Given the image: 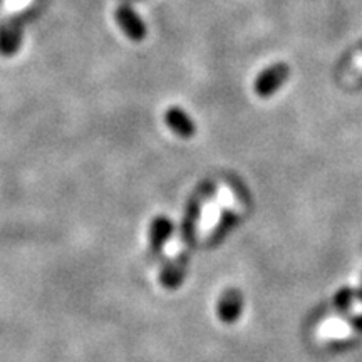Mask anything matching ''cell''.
Returning a JSON list of instances; mask_svg holds the SVG:
<instances>
[{
    "mask_svg": "<svg viewBox=\"0 0 362 362\" xmlns=\"http://www.w3.org/2000/svg\"><path fill=\"white\" fill-rule=\"evenodd\" d=\"M291 69L285 62H277V64H272L264 69L259 74V78L255 79L253 89H255L257 96L260 98H270L274 96V93L277 89L282 88L287 81Z\"/></svg>",
    "mask_w": 362,
    "mask_h": 362,
    "instance_id": "obj_1",
    "label": "cell"
},
{
    "mask_svg": "<svg viewBox=\"0 0 362 362\" xmlns=\"http://www.w3.org/2000/svg\"><path fill=\"white\" fill-rule=\"evenodd\" d=\"M171 233H173V223L166 216H158L149 226V255L158 257L166 245Z\"/></svg>",
    "mask_w": 362,
    "mask_h": 362,
    "instance_id": "obj_2",
    "label": "cell"
},
{
    "mask_svg": "<svg viewBox=\"0 0 362 362\" xmlns=\"http://www.w3.org/2000/svg\"><path fill=\"white\" fill-rule=\"evenodd\" d=\"M165 119H166V124L171 128V131H175L180 138H187V139L193 138L194 131H197L192 117H189L185 111L178 110V107H171V110L166 112Z\"/></svg>",
    "mask_w": 362,
    "mask_h": 362,
    "instance_id": "obj_3",
    "label": "cell"
},
{
    "mask_svg": "<svg viewBox=\"0 0 362 362\" xmlns=\"http://www.w3.org/2000/svg\"><path fill=\"white\" fill-rule=\"evenodd\" d=\"M185 272H187V259H185V257H180V259L173 260L165 270H163L160 277L161 285L163 287L170 288V291L178 288L185 279Z\"/></svg>",
    "mask_w": 362,
    "mask_h": 362,
    "instance_id": "obj_4",
    "label": "cell"
},
{
    "mask_svg": "<svg viewBox=\"0 0 362 362\" xmlns=\"http://www.w3.org/2000/svg\"><path fill=\"white\" fill-rule=\"evenodd\" d=\"M242 296L237 291L226 292L220 302V317L226 320V322H233L240 315V312H242Z\"/></svg>",
    "mask_w": 362,
    "mask_h": 362,
    "instance_id": "obj_5",
    "label": "cell"
},
{
    "mask_svg": "<svg viewBox=\"0 0 362 362\" xmlns=\"http://www.w3.org/2000/svg\"><path fill=\"white\" fill-rule=\"evenodd\" d=\"M117 21L119 24L123 25V29L126 30V34L133 39H141L144 35V25L143 22L134 16L133 12L128 11V8H121L117 12Z\"/></svg>",
    "mask_w": 362,
    "mask_h": 362,
    "instance_id": "obj_6",
    "label": "cell"
}]
</instances>
